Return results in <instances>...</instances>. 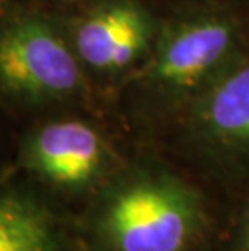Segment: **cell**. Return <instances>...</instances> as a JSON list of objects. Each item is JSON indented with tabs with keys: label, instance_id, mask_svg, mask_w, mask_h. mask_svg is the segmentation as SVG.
I'll use <instances>...</instances> for the list:
<instances>
[{
	"label": "cell",
	"instance_id": "cell-1",
	"mask_svg": "<svg viewBox=\"0 0 249 251\" xmlns=\"http://www.w3.org/2000/svg\"><path fill=\"white\" fill-rule=\"evenodd\" d=\"M219 212L167 164L133 169L105 193L92 232L99 251H207Z\"/></svg>",
	"mask_w": 249,
	"mask_h": 251
},
{
	"label": "cell",
	"instance_id": "cell-6",
	"mask_svg": "<svg viewBox=\"0 0 249 251\" xmlns=\"http://www.w3.org/2000/svg\"><path fill=\"white\" fill-rule=\"evenodd\" d=\"M149 23L133 5H110L92 13L78 28L76 49L86 63L100 70H120L144 52Z\"/></svg>",
	"mask_w": 249,
	"mask_h": 251
},
{
	"label": "cell",
	"instance_id": "cell-5",
	"mask_svg": "<svg viewBox=\"0 0 249 251\" xmlns=\"http://www.w3.org/2000/svg\"><path fill=\"white\" fill-rule=\"evenodd\" d=\"M41 175L68 190H83L100 178L109 164L107 146L96 128L79 120L44 126L31 146Z\"/></svg>",
	"mask_w": 249,
	"mask_h": 251
},
{
	"label": "cell",
	"instance_id": "cell-7",
	"mask_svg": "<svg viewBox=\"0 0 249 251\" xmlns=\"http://www.w3.org/2000/svg\"><path fill=\"white\" fill-rule=\"evenodd\" d=\"M49 216L18 196L0 198V251H60Z\"/></svg>",
	"mask_w": 249,
	"mask_h": 251
},
{
	"label": "cell",
	"instance_id": "cell-8",
	"mask_svg": "<svg viewBox=\"0 0 249 251\" xmlns=\"http://www.w3.org/2000/svg\"><path fill=\"white\" fill-rule=\"evenodd\" d=\"M207 251H249V190L228 216L219 214Z\"/></svg>",
	"mask_w": 249,
	"mask_h": 251
},
{
	"label": "cell",
	"instance_id": "cell-4",
	"mask_svg": "<svg viewBox=\"0 0 249 251\" xmlns=\"http://www.w3.org/2000/svg\"><path fill=\"white\" fill-rule=\"evenodd\" d=\"M0 79L34 98H60L79 84L76 58L49 26L23 21L0 41Z\"/></svg>",
	"mask_w": 249,
	"mask_h": 251
},
{
	"label": "cell",
	"instance_id": "cell-3",
	"mask_svg": "<svg viewBox=\"0 0 249 251\" xmlns=\"http://www.w3.org/2000/svg\"><path fill=\"white\" fill-rule=\"evenodd\" d=\"M238 26L224 15H199L168 26L157 44L149 78L168 94L204 91L226 70Z\"/></svg>",
	"mask_w": 249,
	"mask_h": 251
},
{
	"label": "cell",
	"instance_id": "cell-2",
	"mask_svg": "<svg viewBox=\"0 0 249 251\" xmlns=\"http://www.w3.org/2000/svg\"><path fill=\"white\" fill-rule=\"evenodd\" d=\"M186 140L209 172L249 183V60L226 68L201 91Z\"/></svg>",
	"mask_w": 249,
	"mask_h": 251
}]
</instances>
